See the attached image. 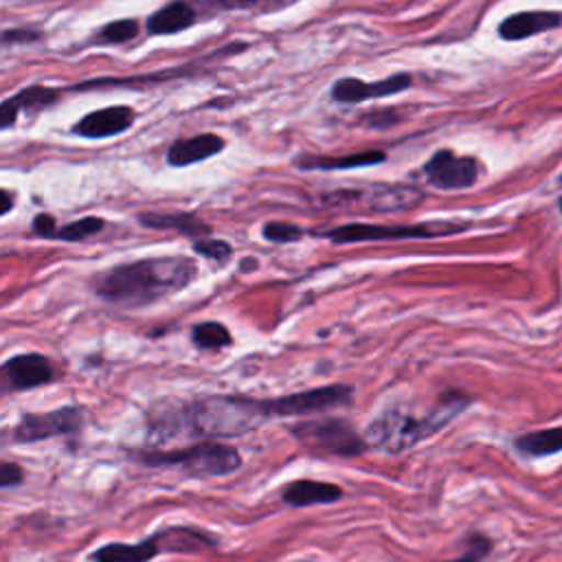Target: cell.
<instances>
[{
    "label": "cell",
    "instance_id": "1",
    "mask_svg": "<svg viewBox=\"0 0 562 562\" xmlns=\"http://www.w3.org/2000/svg\"><path fill=\"white\" fill-rule=\"evenodd\" d=\"M195 270L198 266L191 257H147L103 272L94 281V292L114 305L145 307L187 288Z\"/></svg>",
    "mask_w": 562,
    "mask_h": 562
},
{
    "label": "cell",
    "instance_id": "2",
    "mask_svg": "<svg viewBox=\"0 0 562 562\" xmlns=\"http://www.w3.org/2000/svg\"><path fill=\"white\" fill-rule=\"evenodd\" d=\"M470 404L468 395L443 393L435 404L424 408H413L408 404L391 406L382 411L364 430V446L397 454L411 450L419 441L428 439L441 430L452 417H457Z\"/></svg>",
    "mask_w": 562,
    "mask_h": 562
},
{
    "label": "cell",
    "instance_id": "3",
    "mask_svg": "<svg viewBox=\"0 0 562 562\" xmlns=\"http://www.w3.org/2000/svg\"><path fill=\"white\" fill-rule=\"evenodd\" d=\"M147 465H176L193 476H226L239 470L241 457L235 448L217 441L195 443L184 450L138 454Z\"/></svg>",
    "mask_w": 562,
    "mask_h": 562
},
{
    "label": "cell",
    "instance_id": "4",
    "mask_svg": "<svg viewBox=\"0 0 562 562\" xmlns=\"http://www.w3.org/2000/svg\"><path fill=\"white\" fill-rule=\"evenodd\" d=\"M292 435L305 450L327 457H353L367 448L353 426L338 417L301 422L292 426Z\"/></svg>",
    "mask_w": 562,
    "mask_h": 562
},
{
    "label": "cell",
    "instance_id": "5",
    "mask_svg": "<svg viewBox=\"0 0 562 562\" xmlns=\"http://www.w3.org/2000/svg\"><path fill=\"white\" fill-rule=\"evenodd\" d=\"M468 224L457 222H424L408 226H382V224H342L318 235L331 239L334 244H358V241H389V239H432L441 235H452L465 231Z\"/></svg>",
    "mask_w": 562,
    "mask_h": 562
},
{
    "label": "cell",
    "instance_id": "6",
    "mask_svg": "<svg viewBox=\"0 0 562 562\" xmlns=\"http://www.w3.org/2000/svg\"><path fill=\"white\" fill-rule=\"evenodd\" d=\"M329 200L338 206H356L373 213H395L417 206L424 200V193L408 184H371L358 191H340Z\"/></svg>",
    "mask_w": 562,
    "mask_h": 562
},
{
    "label": "cell",
    "instance_id": "7",
    "mask_svg": "<svg viewBox=\"0 0 562 562\" xmlns=\"http://www.w3.org/2000/svg\"><path fill=\"white\" fill-rule=\"evenodd\" d=\"M424 173L437 189H468L479 178V162L472 156H457L450 149H439L424 165Z\"/></svg>",
    "mask_w": 562,
    "mask_h": 562
},
{
    "label": "cell",
    "instance_id": "8",
    "mask_svg": "<svg viewBox=\"0 0 562 562\" xmlns=\"http://www.w3.org/2000/svg\"><path fill=\"white\" fill-rule=\"evenodd\" d=\"M55 369L42 353H20L0 367V393L24 391L50 382Z\"/></svg>",
    "mask_w": 562,
    "mask_h": 562
},
{
    "label": "cell",
    "instance_id": "9",
    "mask_svg": "<svg viewBox=\"0 0 562 562\" xmlns=\"http://www.w3.org/2000/svg\"><path fill=\"white\" fill-rule=\"evenodd\" d=\"M81 426V411L75 406L57 408L42 415H24L15 426L18 441H42L57 435H70Z\"/></svg>",
    "mask_w": 562,
    "mask_h": 562
},
{
    "label": "cell",
    "instance_id": "10",
    "mask_svg": "<svg viewBox=\"0 0 562 562\" xmlns=\"http://www.w3.org/2000/svg\"><path fill=\"white\" fill-rule=\"evenodd\" d=\"M411 86V77L400 72L393 75L389 79H380V81H360V79H338L331 86V99L340 101V103H360L364 99H378V97H389V94H397L402 90H406Z\"/></svg>",
    "mask_w": 562,
    "mask_h": 562
},
{
    "label": "cell",
    "instance_id": "11",
    "mask_svg": "<svg viewBox=\"0 0 562 562\" xmlns=\"http://www.w3.org/2000/svg\"><path fill=\"white\" fill-rule=\"evenodd\" d=\"M132 121H134V110H130L127 105H112L83 116L75 125V134L83 138H108L125 132L132 125Z\"/></svg>",
    "mask_w": 562,
    "mask_h": 562
},
{
    "label": "cell",
    "instance_id": "12",
    "mask_svg": "<svg viewBox=\"0 0 562 562\" xmlns=\"http://www.w3.org/2000/svg\"><path fill=\"white\" fill-rule=\"evenodd\" d=\"M560 26V13L558 11H522L505 18L498 26V35L503 40H525L542 31H551Z\"/></svg>",
    "mask_w": 562,
    "mask_h": 562
},
{
    "label": "cell",
    "instance_id": "13",
    "mask_svg": "<svg viewBox=\"0 0 562 562\" xmlns=\"http://www.w3.org/2000/svg\"><path fill=\"white\" fill-rule=\"evenodd\" d=\"M342 496V490L334 483L325 481H312V479H299L283 487V503L292 507H307V505H327Z\"/></svg>",
    "mask_w": 562,
    "mask_h": 562
},
{
    "label": "cell",
    "instance_id": "14",
    "mask_svg": "<svg viewBox=\"0 0 562 562\" xmlns=\"http://www.w3.org/2000/svg\"><path fill=\"white\" fill-rule=\"evenodd\" d=\"M222 149H224V140L217 134H200L193 138L176 140L167 151V160L173 167H187L204 158H211Z\"/></svg>",
    "mask_w": 562,
    "mask_h": 562
},
{
    "label": "cell",
    "instance_id": "15",
    "mask_svg": "<svg viewBox=\"0 0 562 562\" xmlns=\"http://www.w3.org/2000/svg\"><path fill=\"white\" fill-rule=\"evenodd\" d=\"M57 90L46 88V86H29L20 90L18 94L9 97L7 101L0 103V127H11L18 119L20 110H35V108H46L57 99Z\"/></svg>",
    "mask_w": 562,
    "mask_h": 562
},
{
    "label": "cell",
    "instance_id": "16",
    "mask_svg": "<svg viewBox=\"0 0 562 562\" xmlns=\"http://www.w3.org/2000/svg\"><path fill=\"white\" fill-rule=\"evenodd\" d=\"M156 542H158V549L160 553L162 551H169V553H193V551H200V549H209V547H215L217 540L206 533V531H198V529H191V527H169V529H162V531H156Z\"/></svg>",
    "mask_w": 562,
    "mask_h": 562
},
{
    "label": "cell",
    "instance_id": "17",
    "mask_svg": "<svg viewBox=\"0 0 562 562\" xmlns=\"http://www.w3.org/2000/svg\"><path fill=\"white\" fill-rule=\"evenodd\" d=\"M160 553L156 536L151 533L147 540L127 544V542H110L92 551V562H149Z\"/></svg>",
    "mask_w": 562,
    "mask_h": 562
},
{
    "label": "cell",
    "instance_id": "18",
    "mask_svg": "<svg viewBox=\"0 0 562 562\" xmlns=\"http://www.w3.org/2000/svg\"><path fill=\"white\" fill-rule=\"evenodd\" d=\"M386 156L384 151L371 149V151H358V154H347V156H299L294 162L301 169H356V167H367V165H378Z\"/></svg>",
    "mask_w": 562,
    "mask_h": 562
},
{
    "label": "cell",
    "instance_id": "19",
    "mask_svg": "<svg viewBox=\"0 0 562 562\" xmlns=\"http://www.w3.org/2000/svg\"><path fill=\"white\" fill-rule=\"evenodd\" d=\"M193 20H195L193 9L187 2L178 0L151 13V18L147 20V31L151 35H169V33L184 31L187 26L193 24Z\"/></svg>",
    "mask_w": 562,
    "mask_h": 562
},
{
    "label": "cell",
    "instance_id": "20",
    "mask_svg": "<svg viewBox=\"0 0 562 562\" xmlns=\"http://www.w3.org/2000/svg\"><path fill=\"white\" fill-rule=\"evenodd\" d=\"M138 222L147 228H173V231H180L189 237H200V235H206L211 233V228L200 222L198 217L189 215V213H140L138 215Z\"/></svg>",
    "mask_w": 562,
    "mask_h": 562
},
{
    "label": "cell",
    "instance_id": "21",
    "mask_svg": "<svg viewBox=\"0 0 562 562\" xmlns=\"http://www.w3.org/2000/svg\"><path fill=\"white\" fill-rule=\"evenodd\" d=\"M560 448H562V428L560 426L527 432L516 439V450L520 454L533 457V459L555 454V452H560Z\"/></svg>",
    "mask_w": 562,
    "mask_h": 562
},
{
    "label": "cell",
    "instance_id": "22",
    "mask_svg": "<svg viewBox=\"0 0 562 562\" xmlns=\"http://www.w3.org/2000/svg\"><path fill=\"white\" fill-rule=\"evenodd\" d=\"M191 340L198 349H222L233 342V336L222 323L209 321V323H200L193 327Z\"/></svg>",
    "mask_w": 562,
    "mask_h": 562
},
{
    "label": "cell",
    "instance_id": "23",
    "mask_svg": "<svg viewBox=\"0 0 562 562\" xmlns=\"http://www.w3.org/2000/svg\"><path fill=\"white\" fill-rule=\"evenodd\" d=\"M103 228V220L101 217H81L77 222H70L61 228H55L53 237L55 239H64V241H79L86 239L90 235H97Z\"/></svg>",
    "mask_w": 562,
    "mask_h": 562
},
{
    "label": "cell",
    "instance_id": "24",
    "mask_svg": "<svg viewBox=\"0 0 562 562\" xmlns=\"http://www.w3.org/2000/svg\"><path fill=\"white\" fill-rule=\"evenodd\" d=\"M136 33H138V22L136 20H116V22H110L101 29L99 40L108 42V44H119V42L132 40Z\"/></svg>",
    "mask_w": 562,
    "mask_h": 562
},
{
    "label": "cell",
    "instance_id": "25",
    "mask_svg": "<svg viewBox=\"0 0 562 562\" xmlns=\"http://www.w3.org/2000/svg\"><path fill=\"white\" fill-rule=\"evenodd\" d=\"M301 235H303V228L296 224H290V222H268L263 226V237L274 244L296 241V239H301Z\"/></svg>",
    "mask_w": 562,
    "mask_h": 562
},
{
    "label": "cell",
    "instance_id": "26",
    "mask_svg": "<svg viewBox=\"0 0 562 562\" xmlns=\"http://www.w3.org/2000/svg\"><path fill=\"white\" fill-rule=\"evenodd\" d=\"M193 250L198 252V255H204V257H209V259H213V261H226L228 257H231V252H233V248H231V244L228 241H222V239H213V237H198L195 241H193Z\"/></svg>",
    "mask_w": 562,
    "mask_h": 562
},
{
    "label": "cell",
    "instance_id": "27",
    "mask_svg": "<svg viewBox=\"0 0 562 562\" xmlns=\"http://www.w3.org/2000/svg\"><path fill=\"white\" fill-rule=\"evenodd\" d=\"M492 542L483 536H472L468 542V549L463 555L454 558V560H446V562H483V558L490 553Z\"/></svg>",
    "mask_w": 562,
    "mask_h": 562
},
{
    "label": "cell",
    "instance_id": "28",
    "mask_svg": "<svg viewBox=\"0 0 562 562\" xmlns=\"http://www.w3.org/2000/svg\"><path fill=\"white\" fill-rule=\"evenodd\" d=\"M22 470L15 463H7L0 461V487H13L18 483H22Z\"/></svg>",
    "mask_w": 562,
    "mask_h": 562
},
{
    "label": "cell",
    "instance_id": "29",
    "mask_svg": "<svg viewBox=\"0 0 562 562\" xmlns=\"http://www.w3.org/2000/svg\"><path fill=\"white\" fill-rule=\"evenodd\" d=\"M206 2L217 9H248V7H257L263 2H279V0H206Z\"/></svg>",
    "mask_w": 562,
    "mask_h": 562
},
{
    "label": "cell",
    "instance_id": "30",
    "mask_svg": "<svg viewBox=\"0 0 562 562\" xmlns=\"http://www.w3.org/2000/svg\"><path fill=\"white\" fill-rule=\"evenodd\" d=\"M55 220L46 213H40L35 220H33V233H37L40 237H53L55 233Z\"/></svg>",
    "mask_w": 562,
    "mask_h": 562
},
{
    "label": "cell",
    "instance_id": "31",
    "mask_svg": "<svg viewBox=\"0 0 562 562\" xmlns=\"http://www.w3.org/2000/svg\"><path fill=\"white\" fill-rule=\"evenodd\" d=\"M397 114L395 112H386V110H382V112H378V114H371V116H367V121H369V125H373V127H386V125H395L397 123Z\"/></svg>",
    "mask_w": 562,
    "mask_h": 562
},
{
    "label": "cell",
    "instance_id": "32",
    "mask_svg": "<svg viewBox=\"0 0 562 562\" xmlns=\"http://www.w3.org/2000/svg\"><path fill=\"white\" fill-rule=\"evenodd\" d=\"M37 37H40V35H37L35 31H9V33L2 35L4 42H13V40H18V42H29V40H37Z\"/></svg>",
    "mask_w": 562,
    "mask_h": 562
},
{
    "label": "cell",
    "instance_id": "33",
    "mask_svg": "<svg viewBox=\"0 0 562 562\" xmlns=\"http://www.w3.org/2000/svg\"><path fill=\"white\" fill-rule=\"evenodd\" d=\"M13 209V193L0 189V215L9 213Z\"/></svg>",
    "mask_w": 562,
    "mask_h": 562
}]
</instances>
